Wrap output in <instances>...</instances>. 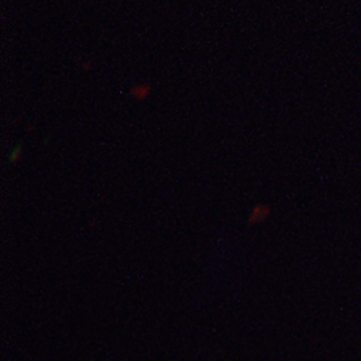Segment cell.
I'll return each instance as SVG.
<instances>
[{
  "instance_id": "7a4b0ae2",
  "label": "cell",
  "mask_w": 361,
  "mask_h": 361,
  "mask_svg": "<svg viewBox=\"0 0 361 361\" xmlns=\"http://www.w3.org/2000/svg\"><path fill=\"white\" fill-rule=\"evenodd\" d=\"M130 97L135 101H145L148 99L151 94V85H148V84H141V85L133 86L128 91Z\"/></svg>"
},
{
  "instance_id": "6da1fadb",
  "label": "cell",
  "mask_w": 361,
  "mask_h": 361,
  "mask_svg": "<svg viewBox=\"0 0 361 361\" xmlns=\"http://www.w3.org/2000/svg\"><path fill=\"white\" fill-rule=\"evenodd\" d=\"M271 213H272V209L269 205H264V204L255 205L248 218V225L253 226V225H258V224L268 221V218L271 217Z\"/></svg>"
},
{
  "instance_id": "3957f363",
  "label": "cell",
  "mask_w": 361,
  "mask_h": 361,
  "mask_svg": "<svg viewBox=\"0 0 361 361\" xmlns=\"http://www.w3.org/2000/svg\"><path fill=\"white\" fill-rule=\"evenodd\" d=\"M23 153H24V146H23V144H18L14 149L8 153V157H7L8 162L12 164V165L18 164L19 161H21V158H23Z\"/></svg>"
}]
</instances>
